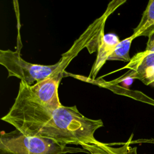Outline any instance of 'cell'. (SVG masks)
I'll list each match as a JSON object with an SVG mask.
<instances>
[{
  "mask_svg": "<svg viewBox=\"0 0 154 154\" xmlns=\"http://www.w3.org/2000/svg\"><path fill=\"white\" fill-rule=\"evenodd\" d=\"M1 120L27 135L45 138L62 144L100 145L94 132L103 126L101 119L83 116L77 107L58 108L16 97Z\"/></svg>",
  "mask_w": 154,
  "mask_h": 154,
  "instance_id": "1",
  "label": "cell"
},
{
  "mask_svg": "<svg viewBox=\"0 0 154 154\" xmlns=\"http://www.w3.org/2000/svg\"><path fill=\"white\" fill-rule=\"evenodd\" d=\"M89 153L79 147H68L65 144L35 136L27 135L15 129L9 132L2 131L0 154H64Z\"/></svg>",
  "mask_w": 154,
  "mask_h": 154,
  "instance_id": "2",
  "label": "cell"
},
{
  "mask_svg": "<svg viewBox=\"0 0 154 154\" xmlns=\"http://www.w3.org/2000/svg\"><path fill=\"white\" fill-rule=\"evenodd\" d=\"M0 64L8 71V76H14L29 85L49 78L57 69L60 61L53 65L33 64L24 60L18 51H0Z\"/></svg>",
  "mask_w": 154,
  "mask_h": 154,
  "instance_id": "3",
  "label": "cell"
},
{
  "mask_svg": "<svg viewBox=\"0 0 154 154\" xmlns=\"http://www.w3.org/2000/svg\"><path fill=\"white\" fill-rule=\"evenodd\" d=\"M63 75L52 74L48 79L29 85L20 81L17 97L40 102L54 108L61 106L58 93V85Z\"/></svg>",
  "mask_w": 154,
  "mask_h": 154,
  "instance_id": "4",
  "label": "cell"
},
{
  "mask_svg": "<svg viewBox=\"0 0 154 154\" xmlns=\"http://www.w3.org/2000/svg\"><path fill=\"white\" fill-rule=\"evenodd\" d=\"M104 27L105 25L102 26L87 46L90 54L96 50L97 51L96 60L88 76L90 81L95 79L98 72L120 42L119 37L115 34L108 33L105 34Z\"/></svg>",
  "mask_w": 154,
  "mask_h": 154,
  "instance_id": "5",
  "label": "cell"
},
{
  "mask_svg": "<svg viewBox=\"0 0 154 154\" xmlns=\"http://www.w3.org/2000/svg\"><path fill=\"white\" fill-rule=\"evenodd\" d=\"M153 67H154V33L148 37L145 50L137 53L125 66L117 70L129 69L127 73L120 76V78H131L134 79H138L147 70Z\"/></svg>",
  "mask_w": 154,
  "mask_h": 154,
  "instance_id": "6",
  "label": "cell"
},
{
  "mask_svg": "<svg viewBox=\"0 0 154 154\" xmlns=\"http://www.w3.org/2000/svg\"><path fill=\"white\" fill-rule=\"evenodd\" d=\"M154 33V0L149 1L142 14L140 23L132 34L135 38L140 36L149 37Z\"/></svg>",
  "mask_w": 154,
  "mask_h": 154,
  "instance_id": "7",
  "label": "cell"
},
{
  "mask_svg": "<svg viewBox=\"0 0 154 154\" xmlns=\"http://www.w3.org/2000/svg\"><path fill=\"white\" fill-rule=\"evenodd\" d=\"M134 38V36L131 35L130 37L121 40L108 60H120L129 62L131 59L129 56V50L132 42Z\"/></svg>",
  "mask_w": 154,
  "mask_h": 154,
  "instance_id": "8",
  "label": "cell"
}]
</instances>
